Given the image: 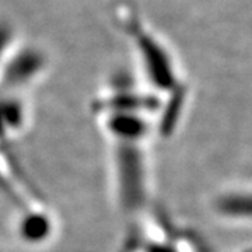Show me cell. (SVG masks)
I'll return each mask as SVG.
<instances>
[{"mask_svg": "<svg viewBox=\"0 0 252 252\" xmlns=\"http://www.w3.org/2000/svg\"><path fill=\"white\" fill-rule=\"evenodd\" d=\"M7 42H9V30H7V27L0 24V58H1V55L7 46Z\"/></svg>", "mask_w": 252, "mask_h": 252, "instance_id": "cell-5", "label": "cell"}, {"mask_svg": "<svg viewBox=\"0 0 252 252\" xmlns=\"http://www.w3.org/2000/svg\"><path fill=\"white\" fill-rule=\"evenodd\" d=\"M49 230L46 217L41 215H31L21 223V234L27 240H41Z\"/></svg>", "mask_w": 252, "mask_h": 252, "instance_id": "cell-4", "label": "cell"}, {"mask_svg": "<svg viewBox=\"0 0 252 252\" xmlns=\"http://www.w3.org/2000/svg\"><path fill=\"white\" fill-rule=\"evenodd\" d=\"M219 210L231 217H252V193L227 195L217 203Z\"/></svg>", "mask_w": 252, "mask_h": 252, "instance_id": "cell-3", "label": "cell"}, {"mask_svg": "<svg viewBox=\"0 0 252 252\" xmlns=\"http://www.w3.org/2000/svg\"><path fill=\"white\" fill-rule=\"evenodd\" d=\"M41 64H42V59L39 55L35 52H24L18 55L11 62L6 72V79L9 83L26 81L41 67Z\"/></svg>", "mask_w": 252, "mask_h": 252, "instance_id": "cell-2", "label": "cell"}, {"mask_svg": "<svg viewBox=\"0 0 252 252\" xmlns=\"http://www.w3.org/2000/svg\"><path fill=\"white\" fill-rule=\"evenodd\" d=\"M129 28L136 39V44L143 58L144 66L147 69V74L154 83V86H157L161 90H172L175 87L177 79L170 56L154 36L143 31L137 24L130 23Z\"/></svg>", "mask_w": 252, "mask_h": 252, "instance_id": "cell-1", "label": "cell"}]
</instances>
